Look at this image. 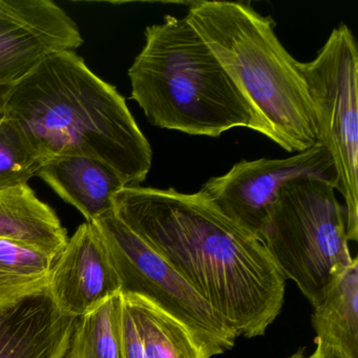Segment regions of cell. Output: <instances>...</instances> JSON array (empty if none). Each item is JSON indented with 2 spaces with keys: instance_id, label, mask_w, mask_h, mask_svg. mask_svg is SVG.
<instances>
[{
  "instance_id": "obj_1",
  "label": "cell",
  "mask_w": 358,
  "mask_h": 358,
  "mask_svg": "<svg viewBox=\"0 0 358 358\" xmlns=\"http://www.w3.org/2000/svg\"><path fill=\"white\" fill-rule=\"evenodd\" d=\"M114 213L162 255L236 337L261 336L284 303L286 278L257 236L199 192L125 186Z\"/></svg>"
},
{
  "instance_id": "obj_2",
  "label": "cell",
  "mask_w": 358,
  "mask_h": 358,
  "mask_svg": "<svg viewBox=\"0 0 358 358\" xmlns=\"http://www.w3.org/2000/svg\"><path fill=\"white\" fill-rule=\"evenodd\" d=\"M3 115L45 162L62 156L94 159L125 186H140L152 169L150 142L124 98L76 52L49 56L15 83Z\"/></svg>"
},
{
  "instance_id": "obj_3",
  "label": "cell",
  "mask_w": 358,
  "mask_h": 358,
  "mask_svg": "<svg viewBox=\"0 0 358 358\" xmlns=\"http://www.w3.org/2000/svg\"><path fill=\"white\" fill-rule=\"evenodd\" d=\"M144 35L129 77L131 99L152 125L206 137L236 127L265 136L263 123L187 18L164 16Z\"/></svg>"
},
{
  "instance_id": "obj_4",
  "label": "cell",
  "mask_w": 358,
  "mask_h": 358,
  "mask_svg": "<svg viewBox=\"0 0 358 358\" xmlns=\"http://www.w3.org/2000/svg\"><path fill=\"white\" fill-rule=\"evenodd\" d=\"M189 24L263 123L266 137L287 152L318 144L317 121L299 62L275 34V22L250 6L196 1Z\"/></svg>"
},
{
  "instance_id": "obj_5",
  "label": "cell",
  "mask_w": 358,
  "mask_h": 358,
  "mask_svg": "<svg viewBox=\"0 0 358 358\" xmlns=\"http://www.w3.org/2000/svg\"><path fill=\"white\" fill-rule=\"evenodd\" d=\"M261 240L280 273L312 306L354 259L345 207L334 186L322 180L299 178L287 183Z\"/></svg>"
},
{
  "instance_id": "obj_6",
  "label": "cell",
  "mask_w": 358,
  "mask_h": 358,
  "mask_svg": "<svg viewBox=\"0 0 358 358\" xmlns=\"http://www.w3.org/2000/svg\"><path fill=\"white\" fill-rule=\"evenodd\" d=\"M299 69L317 121L318 144L334 163L345 200L349 241L358 240V50L345 24L331 32L312 62Z\"/></svg>"
},
{
  "instance_id": "obj_7",
  "label": "cell",
  "mask_w": 358,
  "mask_h": 358,
  "mask_svg": "<svg viewBox=\"0 0 358 358\" xmlns=\"http://www.w3.org/2000/svg\"><path fill=\"white\" fill-rule=\"evenodd\" d=\"M94 224L108 247L121 294L142 297L184 324L205 358L234 348L236 335L207 301L114 211Z\"/></svg>"
},
{
  "instance_id": "obj_8",
  "label": "cell",
  "mask_w": 358,
  "mask_h": 358,
  "mask_svg": "<svg viewBox=\"0 0 358 358\" xmlns=\"http://www.w3.org/2000/svg\"><path fill=\"white\" fill-rule=\"evenodd\" d=\"M299 178L322 180L336 189V171L326 148L316 144L289 158L241 161L225 175L208 180L199 194L261 240L280 190Z\"/></svg>"
},
{
  "instance_id": "obj_9",
  "label": "cell",
  "mask_w": 358,
  "mask_h": 358,
  "mask_svg": "<svg viewBox=\"0 0 358 358\" xmlns=\"http://www.w3.org/2000/svg\"><path fill=\"white\" fill-rule=\"evenodd\" d=\"M83 43L76 22L51 0H0V87L13 85L53 54Z\"/></svg>"
},
{
  "instance_id": "obj_10",
  "label": "cell",
  "mask_w": 358,
  "mask_h": 358,
  "mask_svg": "<svg viewBox=\"0 0 358 358\" xmlns=\"http://www.w3.org/2000/svg\"><path fill=\"white\" fill-rule=\"evenodd\" d=\"M48 290L62 313L78 318L120 294L106 242L94 223L81 224L56 257Z\"/></svg>"
},
{
  "instance_id": "obj_11",
  "label": "cell",
  "mask_w": 358,
  "mask_h": 358,
  "mask_svg": "<svg viewBox=\"0 0 358 358\" xmlns=\"http://www.w3.org/2000/svg\"><path fill=\"white\" fill-rule=\"evenodd\" d=\"M77 318L62 313L48 288L0 308V358H62Z\"/></svg>"
},
{
  "instance_id": "obj_12",
  "label": "cell",
  "mask_w": 358,
  "mask_h": 358,
  "mask_svg": "<svg viewBox=\"0 0 358 358\" xmlns=\"http://www.w3.org/2000/svg\"><path fill=\"white\" fill-rule=\"evenodd\" d=\"M37 176L89 223L114 211V198L125 187L103 163L79 156H62L43 163Z\"/></svg>"
},
{
  "instance_id": "obj_13",
  "label": "cell",
  "mask_w": 358,
  "mask_h": 358,
  "mask_svg": "<svg viewBox=\"0 0 358 358\" xmlns=\"http://www.w3.org/2000/svg\"><path fill=\"white\" fill-rule=\"evenodd\" d=\"M0 238L24 243L55 257L69 240L55 211L29 185L0 190Z\"/></svg>"
},
{
  "instance_id": "obj_14",
  "label": "cell",
  "mask_w": 358,
  "mask_h": 358,
  "mask_svg": "<svg viewBox=\"0 0 358 358\" xmlns=\"http://www.w3.org/2000/svg\"><path fill=\"white\" fill-rule=\"evenodd\" d=\"M315 343L358 358V259L354 257L313 306Z\"/></svg>"
},
{
  "instance_id": "obj_15",
  "label": "cell",
  "mask_w": 358,
  "mask_h": 358,
  "mask_svg": "<svg viewBox=\"0 0 358 358\" xmlns=\"http://www.w3.org/2000/svg\"><path fill=\"white\" fill-rule=\"evenodd\" d=\"M56 257L31 245L0 238V308L45 290Z\"/></svg>"
},
{
  "instance_id": "obj_16",
  "label": "cell",
  "mask_w": 358,
  "mask_h": 358,
  "mask_svg": "<svg viewBox=\"0 0 358 358\" xmlns=\"http://www.w3.org/2000/svg\"><path fill=\"white\" fill-rule=\"evenodd\" d=\"M122 299L135 320L148 358H205L181 322L137 295H122Z\"/></svg>"
},
{
  "instance_id": "obj_17",
  "label": "cell",
  "mask_w": 358,
  "mask_h": 358,
  "mask_svg": "<svg viewBox=\"0 0 358 358\" xmlns=\"http://www.w3.org/2000/svg\"><path fill=\"white\" fill-rule=\"evenodd\" d=\"M122 307L120 293L77 318L62 358H123Z\"/></svg>"
},
{
  "instance_id": "obj_18",
  "label": "cell",
  "mask_w": 358,
  "mask_h": 358,
  "mask_svg": "<svg viewBox=\"0 0 358 358\" xmlns=\"http://www.w3.org/2000/svg\"><path fill=\"white\" fill-rule=\"evenodd\" d=\"M43 163L15 121L0 117V190L28 185Z\"/></svg>"
},
{
  "instance_id": "obj_19",
  "label": "cell",
  "mask_w": 358,
  "mask_h": 358,
  "mask_svg": "<svg viewBox=\"0 0 358 358\" xmlns=\"http://www.w3.org/2000/svg\"><path fill=\"white\" fill-rule=\"evenodd\" d=\"M121 343L123 358H148L135 320L124 301L121 316Z\"/></svg>"
},
{
  "instance_id": "obj_20",
  "label": "cell",
  "mask_w": 358,
  "mask_h": 358,
  "mask_svg": "<svg viewBox=\"0 0 358 358\" xmlns=\"http://www.w3.org/2000/svg\"><path fill=\"white\" fill-rule=\"evenodd\" d=\"M315 350L309 356H306L303 350H301V351L296 352L294 355L291 356L290 358H349L336 348L322 345L320 343H315Z\"/></svg>"
},
{
  "instance_id": "obj_21",
  "label": "cell",
  "mask_w": 358,
  "mask_h": 358,
  "mask_svg": "<svg viewBox=\"0 0 358 358\" xmlns=\"http://www.w3.org/2000/svg\"><path fill=\"white\" fill-rule=\"evenodd\" d=\"M13 85H7V87H0V117L3 116L5 112L6 104H7L8 98L11 94Z\"/></svg>"
}]
</instances>
